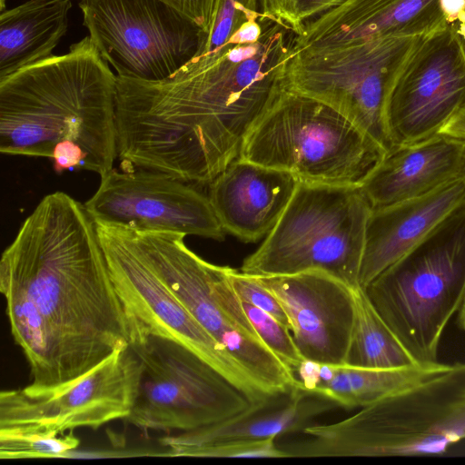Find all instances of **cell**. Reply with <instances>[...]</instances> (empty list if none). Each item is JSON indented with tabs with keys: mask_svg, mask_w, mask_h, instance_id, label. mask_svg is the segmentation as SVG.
I'll use <instances>...</instances> for the list:
<instances>
[{
	"mask_svg": "<svg viewBox=\"0 0 465 465\" xmlns=\"http://www.w3.org/2000/svg\"><path fill=\"white\" fill-rule=\"evenodd\" d=\"M295 37L261 14L166 80L116 75L117 154L127 170L210 183L239 158L246 136L286 89Z\"/></svg>",
	"mask_w": 465,
	"mask_h": 465,
	"instance_id": "6da1fadb",
	"label": "cell"
},
{
	"mask_svg": "<svg viewBox=\"0 0 465 465\" xmlns=\"http://www.w3.org/2000/svg\"><path fill=\"white\" fill-rule=\"evenodd\" d=\"M0 291L30 368L28 395L76 380L131 342L95 223L64 192L45 195L3 252Z\"/></svg>",
	"mask_w": 465,
	"mask_h": 465,
	"instance_id": "7a4b0ae2",
	"label": "cell"
},
{
	"mask_svg": "<svg viewBox=\"0 0 465 465\" xmlns=\"http://www.w3.org/2000/svg\"><path fill=\"white\" fill-rule=\"evenodd\" d=\"M116 75L90 36L0 79V151L101 177L117 154Z\"/></svg>",
	"mask_w": 465,
	"mask_h": 465,
	"instance_id": "3957f363",
	"label": "cell"
},
{
	"mask_svg": "<svg viewBox=\"0 0 465 465\" xmlns=\"http://www.w3.org/2000/svg\"><path fill=\"white\" fill-rule=\"evenodd\" d=\"M303 433L309 438L283 445L289 458L443 454L465 440V362Z\"/></svg>",
	"mask_w": 465,
	"mask_h": 465,
	"instance_id": "277c9868",
	"label": "cell"
},
{
	"mask_svg": "<svg viewBox=\"0 0 465 465\" xmlns=\"http://www.w3.org/2000/svg\"><path fill=\"white\" fill-rule=\"evenodd\" d=\"M364 290L416 364L440 363L442 334L465 298V203Z\"/></svg>",
	"mask_w": 465,
	"mask_h": 465,
	"instance_id": "5b68a950",
	"label": "cell"
},
{
	"mask_svg": "<svg viewBox=\"0 0 465 465\" xmlns=\"http://www.w3.org/2000/svg\"><path fill=\"white\" fill-rule=\"evenodd\" d=\"M123 229L146 264L265 397L298 387L292 371L263 343L247 317L229 279L231 267L198 256L184 243L183 233Z\"/></svg>",
	"mask_w": 465,
	"mask_h": 465,
	"instance_id": "8992f818",
	"label": "cell"
},
{
	"mask_svg": "<svg viewBox=\"0 0 465 465\" xmlns=\"http://www.w3.org/2000/svg\"><path fill=\"white\" fill-rule=\"evenodd\" d=\"M385 153L336 109L286 88L246 136L239 158L300 183L361 185Z\"/></svg>",
	"mask_w": 465,
	"mask_h": 465,
	"instance_id": "52a82bcc",
	"label": "cell"
},
{
	"mask_svg": "<svg viewBox=\"0 0 465 465\" xmlns=\"http://www.w3.org/2000/svg\"><path fill=\"white\" fill-rule=\"evenodd\" d=\"M371 212L360 185L299 182L282 217L240 271L275 276L319 270L357 288Z\"/></svg>",
	"mask_w": 465,
	"mask_h": 465,
	"instance_id": "ba28073f",
	"label": "cell"
},
{
	"mask_svg": "<svg viewBox=\"0 0 465 465\" xmlns=\"http://www.w3.org/2000/svg\"><path fill=\"white\" fill-rule=\"evenodd\" d=\"M130 346L142 373L125 420L138 428L189 431L221 422L252 404L220 371L173 340L140 331Z\"/></svg>",
	"mask_w": 465,
	"mask_h": 465,
	"instance_id": "9c48e42d",
	"label": "cell"
},
{
	"mask_svg": "<svg viewBox=\"0 0 465 465\" xmlns=\"http://www.w3.org/2000/svg\"><path fill=\"white\" fill-rule=\"evenodd\" d=\"M418 36H386L295 50L286 88L336 109L380 144L392 148L386 108L394 73Z\"/></svg>",
	"mask_w": 465,
	"mask_h": 465,
	"instance_id": "30bf717a",
	"label": "cell"
},
{
	"mask_svg": "<svg viewBox=\"0 0 465 465\" xmlns=\"http://www.w3.org/2000/svg\"><path fill=\"white\" fill-rule=\"evenodd\" d=\"M84 25L117 76L159 82L195 54L203 30L162 0H81Z\"/></svg>",
	"mask_w": 465,
	"mask_h": 465,
	"instance_id": "8fae6325",
	"label": "cell"
},
{
	"mask_svg": "<svg viewBox=\"0 0 465 465\" xmlns=\"http://www.w3.org/2000/svg\"><path fill=\"white\" fill-rule=\"evenodd\" d=\"M95 227L113 283L131 320L132 337L142 331L173 340L220 371L252 403L267 398L146 264L122 227L97 223Z\"/></svg>",
	"mask_w": 465,
	"mask_h": 465,
	"instance_id": "7c38bea8",
	"label": "cell"
},
{
	"mask_svg": "<svg viewBox=\"0 0 465 465\" xmlns=\"http://www.w3.org/2000/svg\"><path fill=\"white\" fill-rule=\"evenodd\" d=\"M142 364L129 346L64 386L37 395L0 394V431L65 433L126 419L137 396Z\"/></svg>",
	"mask_w": 465,
	"mask_h": 465,
	"instance_id": "4fadbf2b",
	"label": "cell"
},
{
	"mask_svg": "<svg viewBox=\"0 0 465 465\" xmlns=\"http://www.w3.org/2000/svg\"><path fill=\"white\" fill-rule=\"evenodd\" d=\"M465 104V49L445 28L418 36L401 58L390 89L386 119L394 146L440 134Z\"/></svg>",
	"mask_w": 465,
	"mask_h": 465,
	"instance_id": "5bb4252c",
	"label": "cell"
},
{
	"mask_svg": "<svg viewBox=\"0 0 465 465\" xmlns=\"http://www.w3.org/2000/svg\"><path fill=\"white\" fill-rule=\"evenodd\" d=\"M94 223L134 231H170L223 240L208 196L163 173L111 169L84 203Z\"/></svg>",
	"mask_w": 465,
	"mask_h": 465,
	"instance_id": "9a60e30c",
	"label": "cell"
},
{
	"mask_svg": "<svg viewBox=\"0 0 465 465\" xmlns=\"http://www.w3.org/2000/svg\"><path fill=\"white\" fill-rule=\"evenodd\" d=\"M254 277L282 307L304 360L345 363L355 319V288L319 270Z\"/></svg>",
	"mask_w": 465,
	"mask_h": 465,
	"instance_id": "2e32d148",
	"label": "cell"
},
{
	"mask_svg": "<svg viewBox=\"0 0 465 465\" xmlns=\"http://www.w3.org/2000/svg\"><path fill=\"white\" fill-rule=\"evenodd\" d=\"M439 0H346L307 21L295 50L386 36H421L447 26Z\"/></svg>",
	"mask_w": 465,
	"mask_h": 465,
	"instance_id": "e0dca14e",
	"label": "cell"
},
{
	"mask_svg": "<svg viewBox=\"0 0 465 465\" xmlns=\"http://www.w3.org/2000/svg\"><path fill=\"white\" fill-rule=\"evenodd\" d=\"M298 183L290 173L237 158L210 183L208 198L225 232L254 242L276 225Z\"/></svg>",
	"mask_w": 465,
	"mask_h": 465,
	"instance_id": "ac0fdd59",
	"label": "cell"
},
{
	"mask_svg": "<svg viewBox=\"0 0 465 465\" xmlns=\"http://www.w3.org/2000/svg\"><path fill=\"white\" fill-rule=\"evenodd\" d=\"M464 203L465 186L457 177L425 194L371 209L360 286L366 287Z\"/></svg>",
	"mask_w": 465,
	"mask_h": 465,
	"instance_id": "d6986e66",
	"label": "cell"
},
{
	"mask_svg": "<svg viewBox=\"0 0 465 465\" xmlns=\"http://www.w3.org/2000/svg\"><path fill=\"white\" fill-rule=\"evenodd\" d=\"M465 139L443 134L394 146L361 183L371 209L425 194L458 177Z\"/></svg>",
	"mask_w": 465,
	"mask_h": 465,
	"instance_id": "ffe728a7",
	"label": "cell"
},
{
	"mask_svg": "<svg viewBox=\"0 0 465 465\" xmlns=\"http://www.w3.org/2000/svg\"><path fill=\"white\" fill-rule=\"evenodd\" d=\"M339 408L333 401L300 387L252 403L246 410L221 422L177 432L160 439L163 455L178 457L190 447L228 441L277 438L303 432L319 416Z\"/></svg>",
	"mask_w": 465,
	"mask_h": 465,
	"instance_id": "44dd1931",
	"label": "cell"
},
{
	"mask_svg": "<svg viewBox=\"0 0 465 465\" xmlns=\"http://www.w3.org/2000/svg\"><path fill=\"white\" fill-rule=\"evenodd\" d=\"M448 364H414L398 369H371L304 360L292 372L301 389L324 396L339 407L363 408L430 377Z\"/></svg>",
	"mask_w": 465,
	"mask_h": 465,
	"instance_id": "7402d4cb",
	"label": "cell"
},
{
	"mask_svg": "<svg viewBox=\"0 0 465 465\" xmlns=\"http://www.w3.org/2000/svg\"><path fill=\"white\" fill-rule=\"evenodd\" d=\"M71 6V0H28L1 12L0 79L53 55Z\"/></svg>",
	"mask_w": 465,
	"mask_h": 465,
	"instance_id": "603a6c76",
	"label": "cell"
},
{
	"mask_svg": "<svg viewBox=\"0 0 465 465\" xmlns=\"http://www.w3.org/2000/svg\"><path fill=\"white\" fill-rule=\"evenodd\" d=\"M355 319L345 364L398 369L416 364L374 308L364 288L354 289Z\"/></svg>",
	"mask_w": 465,
	"mask_h": 465,
	"instance_id": "cb8c5ba5",
	"label": "cell"
},
{
	"mask_svg": "<svg viewBox=\"0 0 465 465\" xmlns=\"http://www.w3.org/2000/svg\"><path fill=\"white\" fill-rule=\"evenodd\" d=\"M79 444L71 433L0 431V458H65Z\"/></svg>",
	"mask_w": 465,
	"mask_h": 465,
	"instance_id": "d4e9b609",
	"label": "cell"
},
{
	"mask_svg": "<svg viewBox=\"0 0 465 465\" xmlns=\"http://www.w3.org/2000/svg\"><path fill=\"white\" fill-rule=\"evenodd\" d=\"M242 307L251 323L263 343L292 371L303 361L288 327L261 309L242 302Z\"/></svg>",
	"mask_w": 465,
	"mask_h": 465,
	"instance_id": "484cf974",
	"label": "cell"
},
{
	"mask_svg": "<svg viewBox=\"0 0 465 465\" xmlns=\"http://www.w3.org/2000/svg\"><path fill=\"white\" fill-rule=\"evenodd\" d=\"M202 458H286L276 438L228 440L203 444L182 450L178 457Z\"/></svg>",
	"mask_w": 465,
	"mask_h": 465,
	"instance_id": "4316f807",
	"label": "cell"
},
{
	"mask_svg": "<svg viewBox=\"0 0 465 465\" xmlns=\"http://www.w3.org/2000/svg\"><path fill=\"white\" fill-rule=\"evenodd\" d=\"M346 0H262V13L289 26L296 35L305 23L340 5Z\"/></svg>",
	"mask_w": 465,
	"mask_h": 465,
	"instance_id": "83f0119b",
	"label": "cell"
},
{
	"mask_svg": "<svg viewBox=\"0 0 465 465\" xmlns=\"http://www.w3.org/2000/svg\"><path fill=\"white\" fill-rule=\"evenodd\" d=\"M229 279L241 301L266 312L290 329L289 320L282 307L256 277L231 268Z\"/></svg>",
	"mask_w": 465,
	"mask_h": 465,
	"instance_id": "f1b7e54d",
	"label": "cell"
},
{
	"mask_svg": "<svg viewBox=\"0 0 465 465\" xmlns=\"http://www.w3.org/2000/svg\"><path fill=\"white\" fill-rule=\"evenodd\" d=\"M206 32L211 25L216 0H162Z\"/></svg>",
	"mask_w": 465,
	"mask_h": 465,
	"instance_id": "f546056e",
	"label": "cell"
},
{
	"mask_svg": "<svg viewBox=\"0 0 465 465\" xmlns=\"http://www.w3.org/2000/svg\"><path fill=\"white\" fill-rule=\"evenodd\" d=\"M446 24L456 27L465 23V0H439Z\"/></svg>",
	"mask_w": 465,
	"mask_h": 465,
	"instance_id": "4dcf8cb0",
	"label": "cell"
},
{
	"mask_svg": "<svg viewBox=\"0 0 465 465\" xmlns=\"http://www.w3.org/2000/svg\"><path fill=\"white\" fill-rule=\"evenodd\" d=\"M458 324L465 331V298L458 312Z\"/></svg>",
	"mask_w": 465,
	"mask_h": 465,
	"instance_id": "1f68e13d",
	"label": "cell"
},
{
	"mask_svg": "<svg viewBox=\"0 0 465 465\" xmlns=\"http://www.w3.org/2000/svg\"><path fill=\"white\" fill-rule=\"evenodd\" d=\"M458 178L460 179V181L462 182L463 185L465 186V147H464L462 157H461V161H460V165Z\"/></svg>",
	"mask_w": 465,
	"mask_h": 465,
	"instance_id": "d6a6232c",
	"label": "cell"
},
{
	"mask_svg": "<svg viewBox=\"0 0 465 465\" xmlns=\"http://www.w3.org/2000/svg\"><path fill=\"white\" fill-rule=\"evenodd\" d=\"M450 27L458 35V36L460 37V39L463 45V47L465 49V23H463L462 25L456 26V27H452V26H450Z\"/></svg>",
	"mask_w": 465,
	"mask_h": 465,
	"instance_id": "836d02e7",
	"label": "cell"
}]
</instances>
